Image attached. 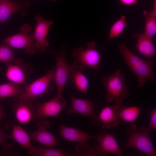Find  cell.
I'll return each mask as SVG.
<instances>
[{"mask_svg": "<svg viewBox=\"0 0 156 156\" xmlns=\"http://www.w3.org/2000/svg\"><path fill=\"white\" fill-rule=\"evenodd\" d=\"M68 79L78 90L87 94L88 81L86 76L78 70L77 64H73L69 69Z\"/></svg>", "mask_w": 156, "mask_h": 156, "instance_id": "cell-20", "label": "cell"}, {"mask_svg": "<svg viewBox=\"0 0 156 156\" xmlns=\"http://www.w3.org/2000/svg\"><path fill=\"white\" fill-rule=\"evenodd\" d=\"M150 131L144 126L138 130L136 124L130 123L126 131L127 139L124 144L125 147L135 148L148 156H155L156 152L151 138Z\"/></svg>", "mask_w": 156, "mask_h": 156, "instance_id": "cell-3", "label": "cell"}, {"mask_svg": "<svg viewBox=\"0 0 156 156\" xmlns=\"http://www.w3.org/2000/svg\"><path fill=\"white\" fill-rule=\"evenodd\" d=\"M143 14L145 18L144 34L152 38L156 34V16L146 10L144 11Z\"/></svg>", "mask_w": 156, "mask_h": 156, "instance_id": "cell-25", "label": "cell"}, {"mask_svg": "<svg viewBox=\"0 0 156 156\" xmlns=\"http://www.w3.org/2000/svg\"><path fill=\"white\" fill-rule=\"evenodd\" d=\"M50 53L56 58V66L54 68L53 80L57 89V96H61L68 79L70 66L66 60V50L64 47H62L60 51H52Z\"/></svg>", "mask_w": 156, "mask_h": 156, "instance_id": "cell-8", "label": "cell"}, {"mask_svg": "<svg viewBox=\"0 0 156 156\" xmlns=\"http://www.w3.org/2000/svg\"><path fill=\"white\" fill-rule=\"evenodd\" d=\"M93 139L98 143L94 147V156H106L108 153L117 156L124 155L113 134L106 131H103L94 135Z\"/></svg>", "mask_w": 156, "mask_h": 156, "instance_id": "cell-9", "label": "cell"}, {"mask_svg": "<svg viewBox=\"0 0 156 156\" xmlns=\"http://www.w3.org/2000/svg\"><path fill=\"white\" fill-rule=\"evenodd\" d=\"M133 37L137 40L135 47L140 53L148 58L154 56L156 49L152 38L147 36L144 33H136L133 34Z\"/></svg>", "mask_w": 156, "mask_h": 156, "instance_id": "cell-19", "label": "cell"}, {"mask_svg": "<svg viewBox=\"0 0 156 156\" xmlns=\"http://www.w3.org/2000/svg\"><path fill=\"white\" fill-rule=\"evenodd\" d=\"M54 147L45 148L41 146L36 147L32 156H74L78 154H71L61 149Z\"/></svg>", "mask_w": 156, "mask_h": 156, "instance_id": "cell-23", "label": "cell"}, {"mask_svg": "<svg viewBox=\"0 0 156 156\" xmlns=\"http://www.w3.org/2000/svg\"><path fill=\"white\" fill-rule=\"evenodd\" d=\"M36 126L38 130L29 133L31 138L47 147H54L57 140L56 137L47 130L50 127L49 123L43 119L38 120Z\"/></svg>", "mask_w": 156, "mask_h": 156, "instance_id": "cell-15", "label": "cell"}, {"mask_svg": "<svg viewBox=\"0 0 156 156\" xmlns=\"http://www.w3.org/2000/svg\"><path fill=\"white\" fill-rule=\"evenodd\" d=\"M66 106V102L61 96H57L43 103H34V114L36 120L46 117L57 116Z\"/></svg>", "mask_w": 156, "mask_h": 156, "instance_id": "cell-10", "label": "cell"}, {"mask_svg": "<svg viewBox=\"0 0 156 156\" xmlns=\"http://www.w3.org/2000/svg\"><path fill=\"white\" fill-rule=\"evenodd\" d=\"M15 59L11 47L6 44L0 45V62L7 65Z\"/></svg>", "mask_w": 156, "mask_h": 156, "instance_id": "cell-26", "label": "cell"}, {"mask_svg": "<svg viewBox=\"0 0 156 156\" xmlns=\"http://www.w3.org/2000/svg\"><path fill=\"white\" fill-rule=\"evenodd\" d=\"M12 65L8 64L5 73V76L10 82L23 84L26 83V81L32 72L31 67L25 63L20 58L15 59Z\"/></svg>", "mask_w": 156, "mask_h": 156, "instance_id": "cell-12", "label": "cell"}, {"mask_svg": "<svg viewBox=\"0 0 156 156\" xmlns=\"http://www.w3.org/2000/svg\"><path fill=\"white\" fill-rule=\"evenodd\" d=\"M126 18L125 16L122 15L120 19L116 21L112 25L110 29L108 39L100 49L109 40L122 34L124 29L127 25Z\"/></svg>", "mask_w": 156, "mask_h": 156, "instance_id": "cell-24", "label": "cell"}, {"mask_svg": "<svg viewBox=\"0 0 156 156\" xmlns=\"http://www.w3.org/2000/svg\"><path fill=\"white\" fill-rule=\"evenodd\" d=\"M71 106L66 112L70 116L73 114H79L87 116L93 125H99L98 117L94 113V101L77 98L69 95Z\"/></svg>", "mask_w": 156, "mask_h": 156, "instance_id": "cell-11", "label": "cell"}, {"mask_svg": "<svg viewBox=\"0 0 156 156\" xmlns=\"http://www.w3.org/2000/svg\"><path fill=\"white\" fill-rule=\"evenodd\" d=\"M119 105L114 106H107L103 108L98 117L100 125L103 129H109L117 127L121 120L117 114V109Z\"/></svg>", "mask_w": 156, "mask_h": 156, "instance_id": "cell-17", "label": "cell"}, {"mask_svg": "<svg viewBox=\"0 0 156 156\" xmlns=\"http://www.w3.org/2000/svg\"><path fill=\"white\" fill-rule=\"evenodd\" d=\"M36 25L34 33L35 43L39 51L44 52L49 44L47 39L50 27L53 24L52 20H47L42 16L38 14L35 16Z\"/></svg>", "mask_w": 156, "mask_h": 156, "instance_id": "cell-13", "label": "cell"}, {"mask_svg": "<svg viewBox=\"0 0 156 156\" xmlns=\"http://www.w3.org/2000/svg\"><path fill=\"white\" fill-rule=\"evenodd\" d=\"M150 120L147 128L150 130H153L156 131V109L155 108L150 112Z\"/></svg>", "mask_w": 156, "mask_h": 156, "instance_id": "cell-27", "label": "cell"}, {"mask_svg": "<svg viewBox=\"0 0 156 156\" xmlns=\"http://www.w3.org/2000/svg\"><path fill=\"white\" fill-rule=\"evenodd\" d=\"M49 0L54 2H55L56 1V0Z\"/></svg>", "mask_w": 156, "mask_h": 156, "instance_id": "cell-31", "label": "cell"}, {"mask_svg": "<svg viewBox=\"0 0 156 156\" xmlns=\"http://www.w3.org/2000/svg\"><path fill=\"white\" fill-rule=\"evenodd\" d=\"M26 84H20L12 82L0 85V99L14 97L18 98L25 92Z\"/></svg>", "mask_w": 156, "mask_h": 156, "instance_id": "cell-21", "label": "cell"}, {"mask_svg": "<svg viewBox=\"0 0 156 156\" xmlns=\"http://www.w3.org/2000/svg\"><path fill=\"white\" fill-rule=\"evenodd\" d=\"M34 107V102L30 100L14 99L12 110L17 121L21 124H26L36 120Z\"/></svg>", "mask_w": 156, "mask_h": 156, "instance_id": "cell-16", "label": "cell"}, {"mask_svg": "<svg viewBox=\"0 0 156 156\" xmlns=\"http://www.w3.org/2000/svg\"><path fill=\"white\" fill-rule=\"evenodd\" d=\"M5 117V114L3 111L2 107L0 104V120Z\"/></svg>", "mask_w": 156, "mask_h": 156, "instance_id": "cell-30", "label": "cell"}, {"mask_svg": "<svg viewBox=\"0 0 156 156\" xmlns=\"http://www.w3.org/2000/svg\"><path fill=\"white\" fill-rule=\"evenodd\" d=\"M140 111V109L138 107L133 106L125 107L122 105H118L117 114L121 120L132 122L138 118Z\"/></svg>", "mask_w": 156, "mask_h": 156, "instance_id": "cell-22", "label": "cell"}, {"mask_svg": "<svg viewBox=\"0 0 156 156\" xmlns=\"http://www.w3.org/2000/svg\"><path fill=\"white\" fill-rule=\"evenodd\" d=\"M30 4L28 1L16 2L11 0H0V24L4 23L12 15L18 12L26 15Z\"/></svg>", "mask_w": 156, "mask_h": 156, "instance_id": "cell-14", "label": "cell"}, {"mask_svg": "<svg viewBox=\"0 0 156 156\" xmlns=\"http://www.w3.org/2000/svg\"><path fill=\"white\" fill-rule=\"evenodd\" d=\"M54 69L27 85L24 92L18 99L21 101L29 100L35 103L38 97L42 96L44 94L52 90L51 83L53 80Z\"/></svg>", "mask_w": 156, "mask_h": 156, "instance_id": "cell-7", "label": "cell"}, {"mask_svg": "<svg viewBox=\"0 0 156 156\" xmlns=\"http://www.w3.org/2000/svg\"><path fill=\"white\" fill-rule=\"evenodd\" d=\"M86 49L81 47L74 48L72 54L75 59L73 64H79L78 68L84 69L86 67L96 71L99 70V64L101 57L97 49L96 43L94 41L88 42Z\"/></svg>", "mask_w": 156, "mask_h": 156, "instance_id": "cell-5", "label": "cell"}, {"mask_svg": "<svg viewBox=\"0 0 156 156\" xmlns=\"http://www.w3.org/2000/svg\"><path fill=\"white\" fill-rule=\"evenodd\" d=\"M102 81L105 88V97L108 103L114 102L116 105H122L123 100L130 96L124 74L121 69L103 77Z\"/></svg>", "mask_w": 156, "mask_h": 156, "instance_id": "cell-2", "label": "cell"}, {"mask_svg": "<svg viewBox=\"0 0 156 156\" xmlns=\"http://www.w3.org/2000/svg\"><path fill=\"white\" fill-rule=\"evenodd\" d=\"M31 27L28 24L20 27V32L5 39L3 42L11 47L24 49L29 55H34L39 51L35 43L34 33L30 34Z\"/></svg>", "mask_w": 156, "mask_h": 156, "instance_id": "cell-6", "label": "cell"}, {"mask_svg": "<svg viewBox=\"0 0 156 156\" xmlns=\"http://www.w3.org/2000/svg\"><path fill=\"white\" fill-rule=\"evenodd\" d=\"M9 139H10L9 135L6 134L0 128V146L4 145L5 142Z\"/></svg>", "mask_w": 156, "mask_h": 156, "instance_id": "cell-28", "label": "cell"}, {"mask_svg": "<svg viewBox=\"0 0 156 156\" xmlns=\"http://www.w3.org/2000/svg\"><path fill=\"white\" fill-rule=\"evenodd\" d=\"M60 136L62 139L77 143L76 149L79 156H94V148L91 147L88 141L93 139V136L89 135L80 129L62 125L60 126Z\"/></svg>", "mask_w": 156, "mask_h": 156, "instance_id": "cell-4", "label": "cell"}, {"mask_svg": "<svg viewBox=\"0 0 156 156\" xmlns=\"http://www.w3.org/2000/svg\"><path fill=\"white\" fill-rule=\"evenodd\" d=\"M118 47L124 60L137 77L138 88H142L148 80L155 82L153 71L154 64L152 61L141 59L131 52L124 43L119 44Z\"/></svg>", "mask_w": 156, "mask_h": 156, "instance_id": "cell-1", "label": "cell"}, {"mask_svg": "<svg viewBox=\"0 0 156 156\" xmlns=\"http://www.w3.org/2000/svg\"><path fill=\"white\" fill-rule=\"evenodd\" d=\"M11 125L12 130L9 135L10 139L16 142L27 150L29 155L32 156L35 147L32 144L29 134L20 126Z\"/></svg>", "mask_w": 156, "mask_h": 156, "instance_id": "cell-18", "label": "cell"}, {"mask_svg": "<svg viewBox=\"0 0 156 156\" xmlns=\"http://www.w3.org/2000/svg\"><path fill=\"white\" fill-rule=\"evenodd\" d=\"M120 2L122 5L130 6L137 4L138 0H118Z\"/></svg>", "mask_w": 156, "mask_h": 156, "instance_id": "cell-29", "label": "cell"}]
</instances>
